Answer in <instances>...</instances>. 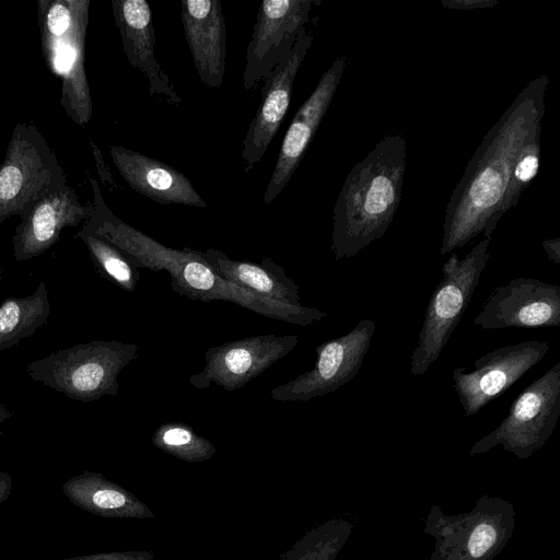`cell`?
I'll return each mask as SVG.
<instances>
[{"label":"cell","mask_w":560,"mask_h":560,"mask_svg":"<svg viewBox=\"0 0 560 560\" xmlns=\"http://www.w3.org/2000/svg\"><path fill=\"white\" fill-rule=\"evenodd\" d=\"M549 79L532 80L486 133L446 207L440 254L463 247L482 233L491 237L515 159L541 124Z\"/></svg>","instance_id":"obj_1"},{"label":"cell","mask_w":560,"mask_h":560,"mask_svg":"<svg viewBox=\"0 0 560 560\" xmlns=\"http://www.w3.org/2000/svg\"><path fill=\"white\" fill-rule=\"evenodd\" d=\"M89 180L93 191L92 210L81 229L117 246L137 268L166 271L171 288L177 294L206 303L231 302L265 317L299 326H308L327 316L320 310L278 303L226 281L205 258L203 252L161 244L115 215L105 203L97 182L91 176Z\"/></svg>","instance_id":"obj_2"},{"label":"cell","mask_w":560,"mask_h":560,"mask_svg":"<svg viewBox=\"0 0 560 560\" xmlns=\"http://www.w3.org/2000/svg\"><path fill=\"white\" fill-rule=\"evenodd\" d=\"M406 164V141L392 135L351 168L332 210L335 260L357 256L386 233L401 200Z\"/></svg>","instance_id":"obj_3"},{"label":"cell","mask_w":560,"mask_h":560,"mask_svg":"<svg viewBox=\"0 0 560 560\" xmlns=\"http://www.w3.org/2000/svg\"><path fill=\"white\" fill-rule=\"evenodd\" d=\"M90 0H37L42 49L49 70L61 80V106L85 126L92 98L85 73V37Z\"/></svg>","instance_id":"obj_4"},{"label":"cell","mask_w":560,"mask_h":560,"mask_svg":"<svg viewBox=\"0 0 560 560\" xmlns=\"http://www.w3.org/2000/svg\"><path fill=\"white\" fill-rule=\"evenodd\" d=\"M137 352L133 343L95 340L30 362L26 373L70 399L89 402L118 394V375Z\"/></svg>","instance_id":"obj_5"},{"label":"cell","mask_w":560,"mask_h":560,"mask_svg":"<svg viewBox=\"0 0 560 560\" xmlns=\"http://www.w3.org/2000/svg\"><path fill=\"white\" fill-rule=\"evenodd\" d=\"M490 243L491 237H482L464 258L453 253L444 262L442 279L429 300L422 327L411 352V375L424 374L445 348L464 316L490 258Z\"/></svg>","instance_id":"obj_6"},{"label":"cell","mask_w":560,"mask_h":560,"mask_svg":"<svg viewBox=\"0 0 560 560\" xmlns=\"http://www.w3.org/2000/svg\"><path fill=\"white\" fill-rule=\"evenodd\" d=\"M67 183L39 129L16 124L0 164V225L12 215L23 219L43 196Z\"/></svg>","instance_id":"obj_7"},{"label":"cell","mask_w":560,"mask_h":560,"mask_svg":"<svg viewBox=\"0 0 560 560\" xmlns=\"http://www.w3.org/2000/svg\"><path fill=\"white\" fill-rule=\"evenodd\" d=\"M559 416L560 362H557L515 397L506 417L475 443L470 455L501 444L504 451L526 459L545 445Z\"/></svg>","instance_id":"obj_8"},{"label":"cell","mask_w":560,"mask_h":560,"mask_svg":"<svg viewBox=\"0 0 560 560\" xmlns=\"http://www.w3.org/2000/svg\"><path fill=\"white\" fill-rule=\"evenodd\" d=\"M375 331L372 319H361L348 334L316 347L314 366L292 381L271 389L276 401H307L335 392L361 369Z\"/></svg>","instance_id":"obj_9"},{"label":"cell","mask_w":560,"mask_h":560,"mask_svg":"<svg viewBox=\"0 0 560 560\" xmlns=\"http://www.w3.org/2000/svg\"><path fill=\"white\" fill-rule=\"evenodd\" d=\"M549 342L530 340L498 348L466 366L453 370V385L465 417L476 415L487 404L508 390L539 363Z\"/></svg>","instance_id":"obj_10"},{"label":"cell","mask_w":560,"mask_h":560,"mask_svg":"<svg viewBox=\"0 0 560 560\" xmlns=\"http://www.w3.org/2000/svg\"><path fill=\"white\" fill-rule=\"evenodd\" d=\"M313 0H264L246 49L243 85L254 89L290 52L306 28Z\"/></svg>","instance_id":"obj_11"},{"label":"cell","mask_w":560,"mask_h":560,"mask_svg":"<svg viewBox=\"0 0 560 560\" xmlns=\"http://www.w3.org/2000/svg\"><path fill=\"white\" fill-rule=\"evenodd\" d=\"M299 343V336L257 335L224 342L205 353V368L189 382L202 389L215 384L226 392L240 389Z\"/></svg>","instance_id":"obj_12"},{"label":"cell","mask_w":560,"mask_h":560,"mask_svg":"<svg viewBox=\"0 0 560 560\" xmlns=\"http://www.w3.org/2000/svg\"><path fill=\"white\" fill-rule=\"evenodd\" d=\"M481 329L560 327V285L520 277L495 287L474 319Z\"/></svg>","instance_id":"obj_13"},{"label":"cell","mask_w":560,"mask_h":560,"mask_svg":"<svg viewBox=\"0 0 560 560\" xmlns=\"http://www.w3.org/2000/svg\"><path fill=\"white\" fill-rule=\"evenodd\" d=\"M512 506L501 500H479L476 509L452 517L441 526L436 536V548L431 560H492L511 536Z\"/></svg>","instance_id":"obj_14"},{"label":"cell","mask_w":560,"mask_h":560,"mask_svg":"<svg viewBox=\"0 0 560 560\" xmlns=\"http://www.w3.org/2000/svg\"><path fill=\"white\" fill-rule=\"evenodd\" d=\"M312 42L313 34L305 28L290 52L265 79L260 104L242 143L241 158L245 173L261 161L278 132L291 104L296 74Z\"/></svg>","instance_id":"obj_15"},{"label":"cell","mask_w":560,"mask_h":560,"mask_svg":"<svg viewBox=\"0 0 560 560\" xmlns=\"http://www.w3.org/2000/svg\"><path fill=\"white\" fill-rule=\"evenodd\" d=\"M347 66L337 58L322 74L311 95L295 113L280 147L275 168L267 184L264 202L272 203L295 173L335 96Z\"/></svg>","instance_id":"obj_16"},{"label":"cell","mask_w":560,"mask_h":560,"mask_svg":"<svg viewBox=\"0 0 560 560\" xmlns=\"http://www.w3.org/2000/svg\"><path fill=\"white\" fill-rule=\"evenodd\" d=\"M92 210L91 202L82 203L67 183L43 196L21 219L12 237L14 258L25 261L51 247L67 226H78Z\"/></svg>","instance_id":"obj_17"},{"label":"cell","mask_w":560,"mask_h":560,"mask_svg":"<svg viewBox=\"0 0 560 560\" xmlns=\"http://www.w3.org/2000/svg\"><path fill=\"white\" fill-rule=\"evenodd\" d=\"M112 8L122 50L128 62L147 79L149 95L158 96L173 106L179 105V94L154 56L155 33L148 1L112 0Z\"/></svg>","instance_id":"obj_18"},{"label":"cell","mask_w":560,"mask_h":560,"mask_svg":"<svg viewBox=\"0 0 560 560\" xmlns=\"http://www.w3.org/2000/svg\"><path fill=\"white\" fill-rule=\"evenodd\" d=\"M180 21L200 81L222 85L225 72L226 31L219 0H182Z\"/></svg>","instance_id":"obj_19"},{"label":"cell","mask_w":560,"mask_h":560,"mask_svg":"<svg viewBox=\"0 0 560 560\" xmlns=\"http://www.w3.org/2000/svg\"><path fill=\"white\" fill-rule=\"evenodd\" d=\"M108 150L120 176L135 191L161 205L207 207L190 179L173 166L121 145Z\"/></svg>","instance_id":"obj_20"},{"label":"cell","mask_w":560,"mask_h":560,"mask_svg":"<svg viewBox=\"0 0 560 560\" xmlns=\"http://www.w3.org/2000/svg\"><path fill=\"white\" fill-rule=\"evenodd\" d=\"M203 256L226 281L278 303L302 305L299 285L271 258L265 257L260 264L235 260L213 248Z\"/></svg>","instance_id":"obj_21"},{"label":"cell","mask_w":560,"mask_h":560,"mask_svg":"<svg viewBox=\"0 0 560 560\" xmlns=\"http://www.w3.org/2000/svg\"><path fill=\"white\" fill-rule=\"evenodd\" d=\"M62 493L77 508L103 517H143L145 506L131 493L95 471L85 470L68 479ZM151 514V513H150Z\"/></svg>","instance_id":"obj_22"},{"label":"cell","mask_w":560,"mask_h":560,"mask_svg":"<svg viewBox=\"0 0 560 560\" xmlns=\"http://www.w3.org/2000/svg\"><path fill=\"white\" fill-rule=\"evenodd\" d=\"M49 315L48 292L43 281L31 295L7 298L0 306V351L31 337Z\"/></svg>","instance_id":"obj_23"},{"label":"cell","mask_w":560,"mask_h":560,"mask_svg":"<svg viewBox=\"0 0 560 560\" xmlns=\"http://www.w3.org/2000/svg\"><path fill=\"white\" fill-rule=\"evenodd\" d=\"M85 244L96 269L107 280L127 292H133L140 279V272L130 257L117 246L91 232H78Z\"/></svg>","instance_id":"obj_24"},{"label":"cell","mask_w":560,"mask_h":560,"mask_svg":"<svg viewBox=\"0 0 560 560\" xmlns=\"http://www.w3.org/2000/svg\"><path fill=\"white\" fill-rule=\"evenodd\" d=\"M541 130V124L534 128L515 159L504 196L495 214L497 224L506 211L516 206L521 194L538 173Z\"/></svg>","instance_id":"obj_25"},{"label":"cell","mask_w":560,"mask_h":560,"mask_svg":"<svg viewBox=\"0 0 560 560\" xmlns=\"http://www.w3.org/2000/svg\"><path fill=\"white\" fill-rule=\"evenodd\" d=\"M152 443L161 451L188 462H201L215 453L209 440L184 422L161 424L153 433Z\"/></svg>","instance_id":"obj_26"},{"label":"cell","mask_w":560,"mask_h":560,"mask_svg":"<svg viewBox=\"0 0 560 560\" xmlns=\"http://www.w3.org/2000/svg\"><path fill=\"white\" fill-rule=\"evenodd\" d=\"M144 555L140 558L139 552H108V553H94L86 556H79L72 558L57 559V560H143Z\"/></svg>","instance_id":"obj_27"},{"label":"cell","mask_w":560,"mask_h":560,"mask_svg":"<svg viewBox=\"0 0 560 560\" xmlns=\"http://www.w3.org/2000/svg\"><path fill=\"white\" fill-rule=\"evenodd\" d=\"M444 8L456 10H472L491 8L498 4L497 0H441Z\"/></svg>","instance_id":"obj_28"},{"label":"cell","mask_w":560,"mask_h":560,"mask_svg":"<svg viewBox=\"0 0 560 560\" xmlns=\"http://www.w3.org/2000/svg\"><path fill=\"white\" fill-rule=\"evenodd\" d=\"M89 142L92 148L93 156H94V160L96 163L97 174H98L101 180L104 184L116 188L117 185L113 178V175H112L106 162L103 159V155H102L98 147L93 142L92 138H90Z\"/></svg>","instance_id":"obj_29"},{"label":"cell","mask_w":560,"mask_h":560,"mask_svg":"<svg viewBox=\"0 0 560 560\" xmlns=\"http://www.w3.org/2000/svg\"><path fill=\"white\" fill-rule=\"evenodd\" d=\"M542 247L547 254V257L550 261L555 264H560V238H547L542 241Z\"/></svg>","instance_id":"obj_30"},{"label":"cell","mask_w":560,"mask_h":560,"mask_svg":"<svg viewBox=\"0 0 560 560\" xmlns=\"http://www.w3.org/2000/svg\"><path fill=\"white\" fill-rule=\"evenodd\" d=\"M12 490V478L11 476L0 470V505L7 501Z\"/></svg>","instance_id":"obj_31"}]
</instances>
